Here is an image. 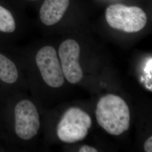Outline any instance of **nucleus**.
<instances>
[{"label":"nucleus","mask_w":152,"mask_h":152,"mask_svg":"<svg viewBox=\"0 0 152 152\" xmlns=\"http://www.w3.org/2000/svg\"><path fill=\"white\" fill-rule=\"evenodd\" d=\"M90 115L80 108L68 109L62 116L58 127L57 134L63 142L73 143L84 139L91 127Z\"/></svg>","instance_id":"obj_3"},{"label":"nucleus","mask_w":152,"mask_h":152,"mask_svg":"<svg viewBox=\"0 0 152 152\" xmlns=\"http://www.w3.org/2000/svg\"><path fill=\"white\" fill-rule=\"evenodd\" d=\"M19 3H20V2L23 1V0H18ZM23 1H29V2H35V1H37L38 0H23Z\"/></svg>","instance_id":"obj_12"},{"label":"nucleus","mask_w":152,"mask_h":152,"mask_svg":"<svg viewBox=\"0 0 152 152\" xmlns=\"http://www.w3.org/2000/svg\"><path fill=\"white\" fill-rule=\"evenodd\" d=\"M69 0H44L41 4L39 16L46 26H53L60 21L68 9Z\"/></svg>","instance_id":"obj_8"},{"label":"nucleus","mask_w":152,"mask_h":152,"mask_svg":"<svg viewBox=\"0 0 152 152\" xmlns=\"http://www.w3.org/2000/svg\"><path fill=\"white\" fill-rule=\"evenodd\" d=\"M144 151L146 152H152V137H149L146 141H145L144 145Z\"/></svg>","instance_id":"obj_10"},{"label":"nucleus","mask_w":152,"mask_h":152,"mask_svg":"<svg viewBox=\"0 0 152 152\" xmlns=\"http://www.w3.org/2000/svg\"><path fill=\"white\" fill-rule=\"evenodd\" d=\"M80 47L73 39H66L59 48L61 66L66 80L72 84L81 81L83 72L79 63Z\"/></svg>","instance_id":"obj_6"},{"label":"nucleus","mask_w":152,"mask_h":152,"mask_svg":"<svg viewBox=\"0 0 152 152\" xmlns=\"http://www.w3.org/2000/svg\"><path fill=\"white\" fill-rule=\"evenodd\" d=\"M18 72L14 62L5 55L0 53V80L8 84L17 81Z\"/></svg>","instance_id":"obj_9"},{"label":"nucleus","mask_w":152,"mask_h":152,"mask_svg":"<svg viewBox=\"0 0 152 152\" xmlns=\"http://www.w3.org/2000/svg\"><path fill=\"white\" fill-rule=\"evenodd\" d=\"M15 131L19 137L24 140L31 139L38 132L39 117L34 104L28 100H23L14 109Z\"/></svg>","instance_id":"obj_5"},{"label":"nucleus","mask_w":152,"mask_h":152,"mask_svg":"<svg viewBox=\"0 0 152 152\" xmlns=\"http://www.w3.org/2000/svg\"><path fill=\"white\" fill-rule=\"evenodd\" d=\"M105 18L111 27L126 33L137 32L145 27L147 22V14L141 8L122 4L108 6Z\"/></svg>","instance_id":"obj_2"},{"label":"nucleus","mask_w":152,"mask_h":152,"mask_svg":"<svg viewBox=\"0 0 152 152\" xmlns=\"http://www.w3.org/2000/svg\"><path fill=\"white\" fill-rule=\"evenodd\" d=\"M96 117L99 125L112 135H120L130 127V112L127 104L123 99L113 94L100 98Z\"/></svg>","instance_id":"obj_1"},{"label":"nucleus","mask_w":152,"mask_h":152,"mask_svg":"<svg viewBox=\"0 0 152 152\" xmlns=\"http://www.w3.org/2000/svg\"><path fill=\"white\" fill-rule=\"evenodd\" d=\"M80 152H97L98 151L92 147L88 145H83L79 149Z\"/></svg>","instance_id":"obj_11"},{"label":"nucleus","mask_w":152,"mask_h":152,"mask_svg":"<svg viewBox=\"0 0 152 152\" xmlns=\"http://www.w3.org/2000/svg\"><path fill=\"white\" fill-rule=\"evenodd\" d=\"M20 15V3L18 0H0V33H15Z\"/></svg>","instance_id":"obj_7"},{"label":"nucleus","mask_w":152,"mask_h":152,"mask_svg":"<svg viewBox=\"0 0 152 152\" xmlns=\"http://www.w3.org/2000/svg\"><path fill=\"white\" fill-rule=\"evenodd\" d=\"M36 62L45 82L50 87L58 88L63 85L64 76L55 49L45 46L39 49Z\"/></svg>","instance_id":"obj_4"}]
</instances>
